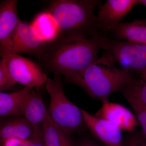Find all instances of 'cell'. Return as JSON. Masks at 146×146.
Masks as SVG:
<instances>
[{
	"label": "cell",
	"mask_w": 146,
	"mask_h": 146,
	"mask_svg": "<svg viewBox=\"0 0 146 146\" xmlns=\"http://www.w3.org/2000/svg\"><path fill=\"white\" fill-rule=\"evenodd\" d=\"M33 133L31 141V146H44L42 137V127H33Z\"/></svg>",
	"instance_id": "cell-22"
},
{
	"label": "cell",
	"mask_w": 146,
	"mask_h": 146,
	"mask_svg": "<svg viewBox=\"0 0 146 146\" xmlns=\"http://www.w3.org/2000/svg\"><path fill=\"white\" fill-rule=\"evenodd\" d=\"M18 1L6 0L0 3V55L3 58L11 54L13 36L20 21Z\"/></svg>",
	"instance_id": "cell-7"
},
{
	"label": "cell",
	"mask_w": 146,
	"mask_h": 146,
	"mask_svg": "<svg viewBox=\"0 0 146 146\" xmlns=\"http://www.w3.org/2000/svg\"><path fill=\"white\" fill-rule=\"evenodd\" d=\"M56 126L60 137L61 146H75L70 138V136L65 133L58 126Z\"/></svg>",
	"instance_id": "cell-24"
},
{
	"label": "cell",
	"mask_w": 146,
	"mask_h": 146,
	"mask_svg": "<svg viewBox=\"0 0 146 146\" xmlns=\"http://www.w3.org/2000/svg\"><path fill=\"white\" fill-rule=\"evenodd\" d=\"M42 137L44 146H61L60 137L55 124L47 112L42 126Z\"/></svg>",
	"instance_id": "cell-18"
},
{
	"label": "cell",
	"mask_w": 146,
	"mask_h": 146,
	"mask_svg": "<svg viewBox=\"0 0 146 146\" xmlns=\"http://www.w3.org/2000/svg\"><path fill=\"white\" fill-rule=\"evenodd\" d=\"M103 54L120 68L146 80V44L100 36Z\"/></svg>",
	"instance_id": "cell-5"
},
{
	"label": "cell",
	"mask_w": 146,
	"mask_h": 146,
	"mask_svg": "<svg viewBox=\"0 0 146 146\" xmlns=\"http://www.w3.org/2000/svg\"><path fill=\"white\" fill-rule=\"evenodd\" d=\"M34 88L25 87L11 93H0V115L22 116V109L25 100Z\"/></svg>",
	"instance_id": "cell-15"
},
{
	"label": "cell",
	"mask_w": 146,
	"mask_h": 146,
	"mask_svg": "<svg viewBox=\"0 0 146 146\" xmlns=\"http://www.w3.org/2000/svg\"><path fill=\"white\" fill-rule=\"evenodd\" d=\"M66 79L81 87L92 99L102 102L108 100L112 93L121 92L136 83L139 78L117 67L102 53L88 67Z\"/></svg>",
	"instance_id": "cell-2"
},
{
	"label": "cell",
	"mask_w": 146,
	"mask_h": 146,
	"mask_svg": "<svg viewBox=\"0 0 146 146\" xmlns=\"http://www.w3.org/2000/svg\"><path fill=\"white\" fill-rule=\"evenodd\" d=\"M100 0H57L49 11L57 22L60 36L89 38L102 35L94 10L102 4Z\"/></svg>",
	"instance_id": "cell-3"
},
{
	"label": "cell",
	"mask_w": 146,
	"mask_h": 146,
	"mask_svg": "<svg viewBox=\"0 0 146 146\" xmlns=\"http://www.w3.org/2000/svg\"><path fill=\"white\" fill-rule=\"evenodd\" d=\"M100 35L79 38L60 36L47 46L39 60L47 70L68 78L98 58Z\"/></svg>",
	"instance_id": "cell-1"
},
{
	"label": "cell",
	"mask_w": 146,
	"mask_h": 146,
	"mask_svg": "<svg viewBox=\"0 0 146 146\" xmlns=\"http://www.w3.org/2000/svg\"><path fill=\"white\" fill-rule=\"evenodd\" d=\"M75 146H105L91 139H86L80 141L77 145Z\"/></svg>",
	"instance_id": "cell-25"
},
{
	"label": "cell",
	"mask_w": 146,
	"mask_h": 146,
	"mask_svg": "<svg viewBox=\"0 0 146 146\" xmlns=\"http://www.w3.org/2000/svg\"><path fill=\"white\" fill-rule=\"evenodd\" d=\"M85 125L93 135L105 146H124L121 130L107 120L82 109Z\"/></svg>",
	"instance_id": "cell-9"
},
{
	"label": "cell",
	"mask_w": 146,
	"mask_h": 146,
	"mask_svg": "<svg viewBox=\"0 0 146 146\" xmlns=\"http://www.w3.org/2000/svg\"><path fill=\"white\" fill-rule=\"evenodd\" d=\"M16 82L11 75L3 59L0 61V91L3 92L13 88Z\"/></svg>",
	"instance_id": "cell-19"
},
{
	"label": "cell",
	"mask_w": 146,
	"mask_h": 146,
	"mask_svg": "<svg viewBox=\"0 0 146 146\" xmlns=\"http://www.w3.org/2000/svg\"><path fill=\"white\" fill-rule=\"evenodd\" d=\"M146 107V80L139 79L136 83L127 86Z\"/></svg>",
	"instance_id": "cell-21"
},
{
	"label": "cell",
	"mask_w": 146,
	"mask_h": 146,
	"mask_svg": "<svg viewBox=\"0 0 146 146\" xmlns=\"http://www.w3.org/2000/svg\"><path fill=\"white\" fill-rule=\"evenodd\" d=\"M139 5H143L146 8V0H139Z\"/></svg>",
	"instance_id": "cell-26"
},
{
	"label": "cell",
	"mask_w": 146,
	"mask_h": 146,
	"mask_svg": "<svg viewBox=\"0 0 146 146\" xmlns=\"http://www.w3.org/2000/svg\"><path fill=\"white\" fill-rule=\"evenodd\" d=\"M31 24L36 35L48 44H52L60 36V27L49 11L38 13Z\"/></svg>",
	"instance_id": "cell-14"
},
{
	"label": "cell",
	"mask_w": 146,
	"mask_h": 146,
	"mask_svg": "<svg viewBox=\"0 0 146 146\" xmlns=\"http://www.w3.org/2000/svg\"><path fill=\"white\" fill-rule=\"evenodd\" d=\"M41 89H33L22 107V116L33 127H42L48 111L42 99Z\"/></svg>",
	"instance_id": "cell-13"
},
{
	"label": "cell",
	"mask_w": 146,
	"mask_h": 146,
	"mask_svg": "<svg viewBox=\"0 0 146 146\" xmlns=\"http://www.w3.org/2000/svg\"><path fill=\"white\" fill-rule=\"evenodd\" d=\"M45 86L50 96L48 112L54 122L69 136L80 131L85 125L81 109L65 96L59 75L48 78Z\"/></svg>",
	"instance_id": "cell-4"
},
{
	"label": "cell",
	"mask_w": 146,
	"mask_h": 146,
	"mask_svg": "<svg viewBox=\"0 0 146 146\" xmlns=\"http://www.w3.org/2000/svg\"><path fill=\"white\" fill-rule=\"evenodd\" d=\"M124 146H146V138L141 131L129 132L123 137Z\"/></svg>",
	"instance_id": "cell-20"
},
{
	"label": "cell",
	"mask_w": 146,
	"mask_h": 146,
	"mask_svg": "<svg viewBox=\"0 0 146 146\" xmlns=\"http://www.w3.org/2000/svg\"><path fill=\"white\" fill-rule=\"evenodd\" d=\"M16 83L42 89L48 78L41 66L19 54H10L2 58Z\"/></svg>",
	"instance_id": "cell-6"
},
{
	"label": "cell",
	"mask_w": 146,
	"mask_h": 146,
	"mask_svg": "<svg viewBox=\"0 0 146 146\" xmlns=\"http://www.w3.org/2000/svg\"><path fill=\"white\" fill-rule=\"evenodd\" d=\"M121 92L133 110L139 125L141 126V131L146 138V106L127 86Z\"/></svg>",
	"instance_id": "cell-17"
},
{
	"label": "cell",
	"mask_w": 146,
	"mask_h": 146,
	"mask_svg": "<svg viewBox=\"0 0 146 146\" xmlns=\"http://www.w3.org/2000/svg\"><path fill=\"white\" fill-rule=\"evenodd\" d=\"M138 5L139 0H107L101 5L97 18L102 35H107Z\"/></svg>",
	"instance_id": "cell-8"
},
{
	"label": "cell",
	"mask_w": 146,
	"mask_h": 146,
	"mask_svg": "<svg viewBox=\"0 0 146 146\" xmlns=\"http://www.w3.org/2000/svg\"><path fill=\"white\" fill-rule=\"evenodd\" d=\"M31 141L29 140H23L13 138L9 139L3 144L2 146H31Z\"/></svg>",
	"instance_id": "cell-23"
},
{
	"label": "cell",
	"mask_w": 146,
	"mask_h": 146,
	"mask_svg": "<svg viewBox=\"0 0 146 146\" xmlns=\"http://www.w3.org/2000/svg\"><path fill=\"white\" fill-rule=\"evenodd\" d=\"M48 45L36 35L31 24L21 21L13 36L11 54L34 55L39 58Z\"/></svg>",
	"instance_id": "cell-10"
},
{
	"label": "cell",
	"mask_w": 146,
	"mask_h": 146,
	"mask_svg": "<svg viewBox=\"0 0 146 146\" xmlns=\"http://www.w3.org/2000/svg\"><path fill=\"white\" fill-rule=\"evenodd\" d=\"M33 127L25 118L20 117L5 123L0 130V141L2 144L11 138L29 140L33 133Z\"/></svg>",
	"instance_id": "cell-16"
},
{
	"label": "cell",
	"mask_w": 146,
	"mask_h": 146,
	"mask_svg": "<svg viewBox=\"0 0 146 146\" xmlns=\"http://www.w3.org/2000/svg\"><path fill=\"white\" fill-rule=\"evenodd\" d=\"M102 102L101 108L95 114L96 116L111 122L121 131L131 132L139 125L135 115L125 106L108 100Z\"/></svg>",
	"instance_id": "cell-11"
},
{
	"label": "cell",
	"mask_w": 146,
	"mask_h": 146,
	"mask_svg": "<svg viewBox=\"0 0 146 146\" xmlns=\"http://www.w3.org/2000/svg\"><path fill=\"white\" fill-rule=\"evenodd\" d=\"M107 36L119 40L146 44V19L121 23L112 28Z\"/></svg>",
	"instance_id": "cell-12"
}]
</instances>
